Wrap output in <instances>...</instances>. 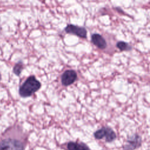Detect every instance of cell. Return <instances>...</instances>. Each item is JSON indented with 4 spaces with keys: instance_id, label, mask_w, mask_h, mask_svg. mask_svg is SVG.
I'll use <instances>...</instances> for the list:
<instances>
[{
    "instance_id": "cell-4",
    "label": "cell",
    "mask_w": 150,
    "mask_h": 150,
    "mask_svg": "<svg viewBox=\"0 0 150 150\" xmlns=\"http://www.w3.org/2000/svg\"><path fill=\"white\" fill-rule=\"evenodd\" d=\"M77 75L73 70H67L62 74L61 77L62 83L64 86H68L73 84L77 79Z\"/></svg>"
},
{
    "instance_id": "cell-2",
    "label": "cell",
    "mask_w": 150,
    "mask_h": 150,
    "mask_svg": "<svg viewBox=\"0 0 150 150\" xmlns=\"http://www.w3.org/2000/svg\"><path fill=\"white\" fill-rule=\"evenodd\" d=\"M40 87L41 84L39 81L34 76H30L20 86L19 94L22 97H28L38 91Z\"/></svg>"
},
{
    "instance_id": "cell-3",
    "label": "cell",
    "mask_w": 150,
    "mask_h": 150,
    "mask_svg": "<svg viewBox=\"0 0 150 150\" xmlns=\"http://www.w3.org/2000/svg\"><path fill=\"white\" fill-rule=\"evenodd\" d=\"M94 136L97 139H101L105 137V141L107 142H111L116 138L115 132L111 128L107 127H103L96 131L94 134Z\"/></svg>"
},
{
    "instance_id": "cell-5",
    "label": "cell",
    "mask_w": 150,
    "mask_h": 150,
    "mask_svg": "<svg viewBox=\"0 0 150 150\" xmlns=\"http://www.w3.org/2000/svg\"><path fill=\"white\" fill-rule=\"evenodd\" d=\"M64 30L70 34L75 35L77 36L83 38H86L87 36V30L85 28L76 26L74 25H68L65 28Z\"/></svg>"
},
{
    "instance_id": "cell-8",
    "label": "cell",
    "mask_w": 150,
    "mask_h": 150,
    "mask_svg": "<svg viewBox=\"0 0 150 150\" xmlns=\"http://www.w3.org/2000/svg\"><path fill=\"white\" fill-rule=\"evenodd\" d=\"M68 150H90L89 147L83 142H69L67 144Z\"/></svg>"
},
{
    "instance_id": "cell-9",
    "label": "cell",
    "mask_w": 150,
    "mask_h": 150,
    "mask_svg": "<svg viewBox=\"0 0 150 150\" xmlns=\"http://www.w3.org/2000/svg\"><path fill=\"white\" fill-rule=\"evenodd\" d=\"M116 46L121 51L130 50L132 49L131 46L128 43L124 41H120L117 42L116 44Z\"/></svg>"
},
{
    "instance_id": "cell-10",
    "label": "cell",
    "mask_w": 150,
    "mask_h": 150,
    "mask_svg": "<svg viewBox=\"0 0 150 150\" xmlns=\"http://www.w3.org/2000/svg\"><path fill=\"white\" fill-rule=\"evenodd\" d=\"M23 69V64L22 62H19L17 63L13 68V72L15 74L19 76L21 73L22 70Z\"/></svg>"
},
{
    "instance_id": "cell-1",
    "label": "cell",
    "mask_w": 150,
    "mask_h": 150,
    "mask_svg": "<svg viewBox=\"0 0 150 150\" xmlns=\"http://www.w3.org/2000/svg\"><path fill=\"white\" fill-rule=\"evenodd\" d=\"M27 135L19 125L8 128L0 138V150H25Z\"/></svg>"
},
{
    "instance_id": "cell-6",
    "label": "cell",
    "mask_w": 150,
    "mask_h": 150,
    "mask_svg": "<svg viewBox=\"0 0 150 150\" xmlns=\"http://www.w3.org/2000/svg\"><path fill=\"white\" fill-rule=\"evenodd\" d=\"M92 43L100 49H104L107 47V42L104 38L100 34L94 33L91 35Z\"/></svg>"
},
{
    "instance_id": "cell-7",
    "label": "cell",
    "mask_w": 150,
    "mask_h": 150,
    "mask_svg": "<svg viewBox=\"0 0 150 150\" xmlns=\"http://www.w3.org/2000/svg\"><path fill=\"white\" fill-rule=\"evenodd\" d=\"M141 143V138L137 135H135L131 137L128 141L126 145L124 146L125 150H133L137 147L139 146Z\"/></svg>"
}]
</instances>
